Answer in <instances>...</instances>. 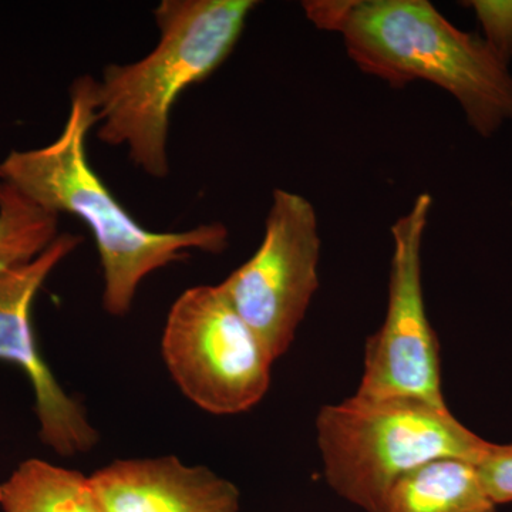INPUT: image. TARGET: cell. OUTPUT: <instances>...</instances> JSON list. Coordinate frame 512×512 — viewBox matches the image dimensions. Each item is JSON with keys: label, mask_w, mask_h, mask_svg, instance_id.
I'll use <instances>...</instances> for the list:
<instances>
[{"label": "cell", "mask_w": 512, "mask_h": 512, "mask_svg": "<svg viewBox=\"0 0 512 512\" xmlns=\"http://www.w3.org/2000/svg\"><path fill=\"white\" fill-rule=\"evenodd\" d=\"M97 119V80L82 76L70 89V110L62 133L35 150L10 151L0 161V180L52 214L82 221L96 241L103 269V306L126 316L141 282L191 251L220 254L228 247L221 222L183 232L144 228L114 197L87 156V137Z\"/></svg>", "instance_id": "obj_1"}, {"label": "cell", "mask_w": 512, "mask_h": 512, "mask_svg": "<svg viewBox=\"0 0 512 512\" xmlns=\"http://www.w3.org/2000/svg\"><path fill=\"white\" fill-rule=\"evenodd\" d=\"M303 10L316 28L342 36L362 72L396 89L423 80L446 90L478 136L511 123L508 66L427 0H309Z\"/></svg>", "instance_id": "obj_2"}, {"label": "cell", "mask_w": 512, "mask_h": 512, "mask_svg": "<svg viewBox=\"0 0 512 512\" xmlns=\"http://www.w3.org/2000/svg\"><path fill=\"white\" fill-rule=\"evenodd\" d=\"M256 5L254 0H163L154 9L157 46L137 62L110 64L97 82V137L127 147L134 165L150 177H167L175 103L231 56Z\"/></svg>", "instance_id": "obj_3"}, {"label": "cell", "mask_w": 512, "mask_h": 512, "mask_svg": "<svg viewBox=\"0 0 512 512\" xmlns=\"http://www.w3.org/2000/svg\"><path fill=\"white\" fill-rule=\"evenodd\" d=\"M316 433L330 488L366 512L382 511L394 485L424 464L440 458L477 464L490 444L447 406L360 394L322 407Z\"/></svg>", "instance_id": "obj_4"}, {"label": "cell", "mask_w": 512, "mask_h": 512, "mask_svg": "<svg viewBox=\"0 0 512 512\" xmlns=\"http://www.w3.org/2000/svg\"><path fill=\"white\" fill-rule=\"evenodd\" d=\"M161 348L184 396L217 416L248 412L271 384L274 356L220 285L194 286L178 296Z\"/></svg>", "instance_id": "obj_5"}, {"label": "cell", "mask_w": 512, "mask_h": 512, "mask_svg": "<svg viewBox=\"0 0 512 512\" xmlns=\"http://www.w3.org/2000/svg\"><path fill=\"white\" fill-rule=\"evenodd\" d=\"M319 259L318 217L311 201L278 188L261 245L220 284L275 360L291 348L318 291Z\"/></svg>", "instance_id": "obj_6"}, {"label": "cell", "mask_w": 512, "mask_h": 512, "mask_svg": "<svg viewBox=\"0 0 512 512\" xmlns=\"http://www.w3.org/2000/svg\"><path fill=\"white\" fill-rule=\"evenodd\" d=\"M433 200L421 194L392 227L393 255L383 325L366 342L356 394L403 397L447 406L441 389L439 340L427 316L421 245Z\"/></svg>", "instance_id": "obj_7"}, {"label": "cell", "mask_w": 512, "mask_h": 512, "mask_svg": "<svg viewBox=\"0 0 512 512\" xmlns=\"http://www.w3.org/2000/svg\"><path fill=\"white\" fill-rule=\"evenodd\" d=\"M82 242V237L63 232L35 261L0 278V360L18 366L28 376L35 393L40 440L62 457L92 450L99 434L40 353L32 311L46 279Z\"/></svg>", "instance_id": "obj_8"}, {"label": "cell", "mask_w": 512, "mask_h": 512, "mask_svg": "<svg viewBox=\"0 0 512 512\" xmlns=\"http://www.w3.org/2000/svg\"><path fill=\"white\" fill-rule=\"evenodd\" d=\"M103 512H239L237 485L173 456L114 461L90 476Z\"/></svg>", "instance_id": "obj_9"}, {"label": "cell", "mask_w": 512, "mask_h": 512, "mask_svg": "<svg viewBox=\"0 0 512 512\" xmlns=\"http://www.w3.org/2000/svg\"><path fill=\"white\" fill-rule=\"evenodd\" d=\"M380 512H497L477 464L460 458L430 461L403 477Z\"/></svg>", "instance_id": "obj_10"}, {"label": "cell", "mask_w": 512, "mask_h": 512, "mask_svg": "<svg viewBox=\"0 0 512 512\" xmlns=\"http://www.w3.org/2000/svg\"><path fill=\"white\" fill-rule=\"evenodd\" d=\"M2 512H103L90 477L40 458L20 463L0 483Z\"/></svg>", "instance_id": "obj_11"}, {"label": "cell", "mask_w": 512, "mask_h": 512, "mask_svg": "<svg viewBox=\"0 0 512 512\" xmlns=\"http://www.w3.org/2000/svg\"><path fill=\"white\" fill-rule=\"evenodd\" d=\"M59 235V215L0 180V278L35 261Z\"/></svg>", "instance_id": "obj_12"}, {"label": "cell", "mask_w": 512, "mask_h": 512, "mask_svg": "<svg viewBox=\"0 0 512 512\" xmlns=\"http://www.w3.org/2000/svg\"><path fill=\"white\" fill-rule=\"evenodd\" d=\"M473 10L483 29L485 45L495 57L510 66L512 60V0H470L464 3Z\"/></svg>", "instance_id": "obj_13"}, {"label": "cell", "mask_w": 512, "mask_h": 512, "mask_svg": "<svg viewBox=\"0 0 512 512\" xmlns=\"http://www.w3.org/2000/svg\"><path fill=\"white\" fill-rule=\"evenodd\" d=\"M477 470L495 504L512 503V443L488 444Z\"/></svg>", "instance_id": "obj_14"}]
</instances>
